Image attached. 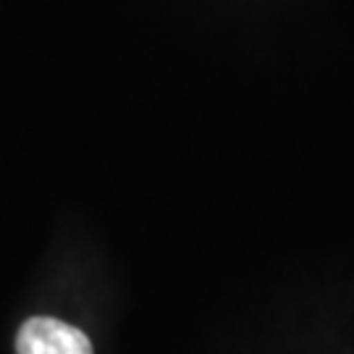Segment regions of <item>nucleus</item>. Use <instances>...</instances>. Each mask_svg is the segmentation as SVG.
<instances>
[{"label":"nucleus","mask_w":354,"mask_h":354,"mask_svg":"<svg viewBox=\"0 0 354 354\" xmlns=\"http://www.w3.org/2000/svg\"><path fill=\"white\" fill-rule=\"evenodd\" d=\"M16 354H95L79 328L55 317H32L19 328Z\"/></svg>","instance_id":"f257e3e1"}]
</instances>
